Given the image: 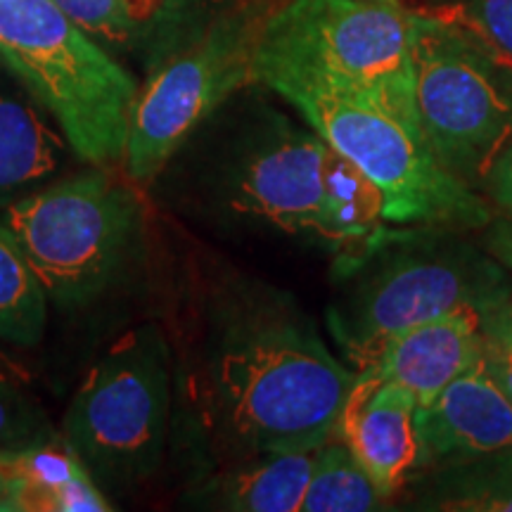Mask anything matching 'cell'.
Here are the masks:
<instances>
[{"label":"cell","instance_id":"obj_15","mask_svg":"<svg viewBox=\"0 0 512 512\" xmlns=\"http://www.w3.org/2000/svg\"><path fill=\"white\" fill-rule=\"evenodd\" d=\"M316 448L233 460L192 472L183 505L221 512H299Z\"/></svg>","mask_w":512,"mask_h":512},{"label":"cell","instance_id":"obj_20","mask_svg":"<svg viewBox=\"0 0 512 512\" xmlns=\"http://www.w3.org/2000/svg\"><path fill=\"white\" fill-rule=\"evenodd\" d=\"M55 430L41 401L27 387L17 368L0 354V453L22 451V448L55 439Z\"/></svg>","mask_w":512,"mask_h":512},{"label":"cell","instance_id":"obj_11","mask_svg":"<svg viewBox=\"0 0 512 512\" xmlns=\"http://www.w3.org/2000/svg\"><path fill=\"white\" fill-rule=\"evenodd\" d=\"M418 437V472L448 475L503 463L512 458V399L479 361L418 408Z\"/></svg>","mask_w":512,"mask_h":512},{"label":"cell","instance_id":"obj_26","mask_svg":"<svg viewBox=\"0 0 512 512\" xmlns=\"http://www.w3.org/2000/svg\"><path fill=\"white\" fill-rule=\"evenodd\" d=\"M482 233V247L512 273V216L494 214Z\"/></svg>","mask_w":512,"mask_h":512},{"label":"cell","instance_id":"obj_14","mask_svg":"<svg viewBox=\"0 0 512 512\" xmlns=\"http://www.w3.org/2000/svg\"><path fill=\"white\" fill-rule=\"evenodd\" d=\"M479 358V313L460 311L394 335L370 368L408 389L418 406H427L448 384L477 366Z\"/></svg>","mask_w":512,"mask_h":512},{"label":"cell","instance_id":"obj_8","mask_svg":"<svg viewBox=\"0 0 512 512\" xmlns=\"http://www.w3.org/2000/svg\"><path fill=\"white\" fill-rule=\"evenodd\" d=\"M415 112L441 166L482 188L512 136V62L453 8L411 12Z\"/></svg>","mask_w":512,"mask_h":512},{"label":"cell","instance_id":"obj_27","mask_svg":"<svg viewBox=\"0 0 512 512\" xmlns=\"http://www.w3.org/2000/svg\"><path fill=\"white\" fill-rule=\"evenodd\" d=\"M0 512H17V498L10 477L0 470Z\"/></svg>","mask_w":512,"mask_h":512},{"label":"cell","instance_id":"obj_6","mask_svg":"<svg viewBox=\"0 0 512 512\" xmlns=\"http://www.w3.org/2000/svg\"><path fill=\"white\" fill-rule=\"evenodd\" d=\"M0 57L53 114L74 155L124 162L140 81L50 0H0Z\"/></svg>","mask_w":512,"mask_h":512},{"label":"cell","instance_id":"obj_9","mask_svg":"<svg viewBox=\"0 0 512 512\" xmlns=\"http://www.w3.org/2000/svg\"><path fill=\"white\" fill-rule=\"evenodd\" d=\"M268 0H226L204 27L159 62L138 86L124 171L152 185L169 159L242 88L254 86V60Z\"/></svg>","mask_w":512,"mask_h":512},{"label":"cell","instance_id":"obj_23","mask_svg":"<svg viewBox=\"0 0 512 512\" xmlns=\"http://www.w3.org/2000/svg\"><path fill=\"white\" fill-rule=\"evenodd\" d=\"M482 366L512 399V294L479 313Z\"/></svg>","mask_w":512,"mask_h":512},{"label":"cell","instance_id":"obj_24","mask_svg":"<svg viewBox=\"0 0 512 512\" xmlns=\"http://www.w3.org/2000/svg\"><path fill=\"white\" fill-rule=\"evenodd\" d=\"M453 10L512 62V0H465Z\"/></svg>","mask_w":512,"mask_h":512},{"label":"cell","instance_id":"obj_3","mask_svg":"<svg viewBox=\"0 0 512 512\" xmlns=\"http://www.w3.org/2000/svg\"><path fill=\"white\" fill-rule=\"evenodd\" d=\"M254 76L382 190L389 226L479 233L494 219L491 204L441 166L418 119L302 67L254 62Z\"/></svg>","mask_w":512,"mask_h":512},{"label":"cell","instance_id":"obj_7","mask_svg":"<svg viewBox=\"0 0 512 512\" xmlns=\"http://www.w3.org/2000/svg\"><path fill=\"white\" fill-rule=\"evenodd\" d=\"M107 169L93 166L48 183L0 211L48 299L62 309L105 297L131 268L143 238V202Z\"/></svg>","mask_w":512,"mask_h":512},{"label":"cell","instance_id":"obj_13","mask_svg":"<svg viewBox=\"0 0 512 512\" xmlns=\"http://www.w3.org/2000/svg\"><path fill=\"white\" fill-rule=\"evenodd\" d=\"M69 155L53 114L0 57V211L53 181Z\"/></svg>","mask_w":512,"mask_h":512},{"label":"cell","instance_id":"obj_21","mask_svg":"<svg viewBox=\"0 0 512 512\" xmlns=\"http://www.w3.org/2000/svg\"><path fill=\"white\" fill-rule=\"evenodd\" d=\"M117 60L143 64V36L124 0H50Z\"/></svg>","mask_w":512,"mask_h":512},{"label":"cell","instance_id":"obj_12","mask_svg":"<svg viewBox=\"0 0 512 512\" xmlns=\"http://www.w3.org/2000/svg\"><path fill=\"white\" fill-rule=\"evenodd\" d=\"M418 408L408 389L366 368L356 373L339 413L335 437L349 446L387 501L418 472Z\"/></svg>","mask_w":512,"mask_h":512},{"label":"cell","instance_id":"obj_10","mask_svg":"<svg viewBox=\"0 0 512 512\" xmlns=\"http://www.w3.org/2000/svg\"><path fill=\"white\" fill-rule=\"evenodd\" d=\"M254 62L309 69L418 119L411 12L399 0H283L268 12Z\"/></svg>","mask_w":512,"mask_h":512},{"label":"cell","instance_id":"obj_16","mask_svg":"<svg viewBox=\"0 0 512 512\" xmlns=\"http://www.w3.org/2000/svg\"><path fill=\"white\" fill-rule=\"evenodd\" d=\"M0 470L10 477L17 512H110L117 510L62 434L22 451L0 453Z\"/></svg>","mask_w":512,"mask_h":512},{"label":"cell","instance_id":"obj_18","mask_svg":"<svg viewBox=\"0 0 512 512\" xmlns=\"http://www.w3.org/2000/svg\"><path fill=\"white\" fill-rule=\"evenodd\" d=\"M48 294L8 223L0 219V339L31 349L46 335Z\"/></svg>","mask_w":512,"mask_h":512},{"label":"cell","instance_id":"obj_22","mask_svg":"<svg viewBox=\"0 0 512 512\" xmlns=\"http://www.w3.org/2000/svg\"><path fill=\"white\" fill-rule=\"evenodd\" d=\"M439 494L427 508L465 512H512V458L475 470L439 475Z\"/></svg>","mask_w":512,"mask_h":512},{"label":"cell","instance_id":"obj_1","mask_svg":"<svg viewBox=\"0 0 512 512\" xmlns=\"http://www.w3.org/2000/svg\"><path fill=\"white\" fill-rule=\"evenodd\" d=\"M174 356L169 458L192 472L335 437L356 373L285 292L195 278L166 325Z\"/></svg>","mask_w":512,"mask_h":512},{"label":"cell","instance_id":"obj_2","mask_svg":"<svg viewBox=\"0 0 512 512\" xmlns=\"http://www.w3.org/2000/svg\"><path fill=\"white\" fill-rule=\"evenodd\" d=\"M328 330L347 366H373L399 332L460 311L484 313L512 294L510 271L463 230L389 226L339 256Z\"/></svg>","mask_w":512,"mask_h":512},{"label":"cell","instance_id":"obj_4","mask_svg":"<svg viewBox=\"0 0 512 512\" xmlns=\"http://www.w3.org/2000/svg\"><path fill=\"white\" fill-rule=\"evenodd\" d=\"M233 126L202 124L169 159L155 185L216 216L261 223L328 245V143L311 126L259 107Z\"/></svg>","mask_w":512,"mask_h":512},{"label":"cell","instance_id":"obj_25","mask_svg":"<svg viewBox=\"0 0 512 512\" xmlns=\"http://www.w3.org/2000/svg\"><path fill=\"white\" fill-rule=\"evenodd\" d=\"M479 195L491 204L494 214L512 216V136L498 150L486 171Z\"/></svg>","mask_w":512,"mask_h":512},{"label":"cell","instance_id":"obj_5","mask_svg":"<svg viewBox=\"0 0 512 512\" xmlns=\"http://www.w3.org/2000/svg\"><path fill=\"white\" fill-rule=\"evenodd\" d=\"M174 356L157 320L133 325L88 370L60 434L93 482L117 503L143 489L169 460Z\"/></svg>","mask_w":512,"mask_h":512},{"label":"cell","instance_id":"obj_19","mask_svg":"<svg viewBox=\"0 0 512 512\" xmlns=\"http://www.w3.org/2000/svg\"><path fill=\"white\" fill-rule=\"evenodd\" d=\"M384 503L387 498L342 439L330 437L316 448L299 512H373L387 508Z\"/></svg>","mask_w":512,"mask_h":512},{"label":"cell","instance_id":"obj_17","mask_svg":"<svg viewBox=\"0 0 512 512\" xmlns=\"http://www.w3.org/2000/svg\"><path fill=\"white\" fill-rule=\"evenodd\" d=\"M330 147V145H328ZM325 209L328 245L347 256L366 247L384 228V195L351 159L330 147L325 159Z\"/></svg>","mask_w":512,"mask_h":512}]
</instances>
